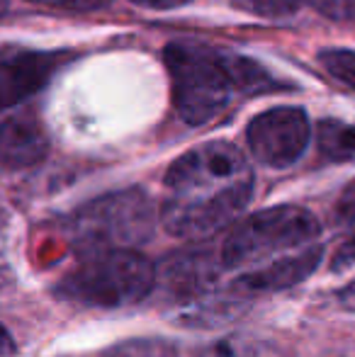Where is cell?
I'll return each instance as SVG.
<instances>
[{
  "label": "cell",
  "mask_w": 355,
  "mask_h": 357,
  "mask_svg": "<svg viewBox=\"0 0 355 357\" xmlns=\"http://www.w3.org/2000/svg\"><path fill=\"white\" fill-rule=\"evenodd\" d=\"M322 224L312 212L292 204L261 209L234 226L222 245V265L236 278L278 268L319 245Z\"/></svg>",
  "instance_id": "3957f363"
},
{
  "label": "cell",
  "mask_w": 355,
  "mask_h": 357,
  "mask_svg": "<svg viewBox=\"0 0 355 357\" xmlns=\"http://www.w3.org/2000/svg\"><path fill=\"white\" fill-rule=\"evenodd\" d=\"M156 287V268L137 250L83 255L61 280L59 294L93 309H119L146 299Z\"/></svg>",
  "instance_id": "5b68a950"
},
{
  "label": "cell",
  "mask_w": 355,
  "mask_h": 357,
  "mask_svg": "<svg viewBox=\"0 0 355 357\" xmlns=\"http://www.w3.org/2000/svg\"><path fill=\"white\" fill-rule=\"evenodd\" d=\"M204 357H285L278 345L258 338H229L209 348Z\"/></svg>",
  "instance_id": "8fae6325"
},
{
  "label": "cell",
  "mask_w": 355,
  "mask_h": 357,
  "mask_svg": "<svg viewBox=\"0 0 355 357\" xmlns=\"http://www.w3.org/2000/svg\"><path fill=\"white\" fill-rule=\"evenodd\" d=\"M319 61H322V66L333 78H338L341 83L355 88V52H348V49H328V52H322Z\"/></svg>",
  "instance_id": "7c38bea8"
},
{
  "label": "cell",
  "mask_w": 355,
  "mask_h": 357,
  "mask_svg": "<svg viewBox=\"0 0 355 357\" xmlns=\"http://www.w3.org/2000/svg\"><path fill=\"white\" fill-rule=\"evenodd\" d=\"M319 151L328 160H338V163L355 158V127L336 119H324L319 124Z\"/></svg>",
  "instance_id": "30bf717a"
},
{
  "label": "cell",
  "mask_w": 355,
  "mask_h": 357,
  "mask_svg": "<svg viewBox=\"0 0 355 357\" xmlns=\"http://www.w3.org/2000/svg\"><path fill=\"white\" fill-rule=\"evenodd\" d=\"M156 229L153 204L142 190L109 192L83 204L68 219V238L81 255L105 250H137Z\"/></svg>",
  "instance_id": "277c9868"
},
{
  "label": "cell",
  "mask_w": 355,
  "mask_h": 357,
  "mask_svg": "<svg viewBox=\"0 0 355 357\" xmlns=\"http://www.w3.org/2000/svg\"><path fill=\"white\" fill-rule=\"evenodd\" d=\"M29 3L44 5V8H61V10H93L103 5L105 0H29Z\"/></svg>",
  "instance_id": "2e32d148"
},
{
  "label": "cell",
  "mask_w": 355,
  "mask_h": 357,
  "mask_svg": "<svg viewBox=\"0 0 355 357\" xmlns=\"http://www.w3.org/2000/svg\"><path fill=\"white\" fill-rule=\"evenodd\" d=\"M309 119L299 107H273L251 119L246 129L248 149L270 168H287L307 151Z\"/></svg>",
  "instance_id": "8992f818"
},
{
  "label": "cell",
  "mask_w": 355,
  "mask_h": 357,
  "mask_svg": "<svg viewBox=\"0 0 355 357\" xmlns=\"http://www.w3.org/2000/svg\"><path fill=\"white\" fill-rule=\"evenodd\" d=\"M59 66V56L44 52H24V49H5L3 66H0V93L3 107L10 109L44 88Z\"/></svg>",
  "instance_id": "52a82bcc"
},
{
  "label": "cell",
  "mask_w": 355,
  "mask_h": 357,
  "mask_svg": "<svg viewBox=\"0 0 355 357\" xmlns=\"http://www.w3.org/2000/svg\"><path fill=\"white\" fill-rule=\"evenodd\" d=\"M322 15L333 20H353L355 17V0H309Z\"/></svg>",
  "instance_id": "5bb4252c"
},
{
  "label": "cell",
  "mask_w": 355,
  "mask_h": 357,
  "mask_svg": "<svg viewBox=\"0 0 355 357\" xmlns=\"http://www.w3.org/2000/svg\"><path fill=\"white\" fill-rule=\"evenodd\" d=\"M338 301L346 311H355V282L346 284L341 291H338Z\"/></svg>",
  "instance_id": "ac0fdd59"
},
{
  "label": "cell",
  "mask_w": 355,
  "mask_h": 357,
  "mask_svg": "<svg viewBox=\"0 0 355 357\" xmlns=\"http://www.w3.org/2000/svg\"><path fill=\"white\" fill-rule=\"evenodd\" d=\"M103 357H173V350L161 340H129Z\"/></svg>",
  "instance_id": "4fadbf2b"
},
{
  "label": "cell",
  "mask_w": 355,
  "mask_h": 357,
  "mask_svg": "<svg viewBox=\"0 0 355 357\" xmlns=\"http://www.w3.org/2000/svg\"><path fill=\"white\" fill-rule=\"evenodd\" d=\"M253 195V168L229 142L199 144L168 168L161 221L180 238H204L236 219Z\"/></svg>",
  "instance_id": "6da1fadb"
},
{
  "label": "cell",
  "mask_w": 355,
  "mask_h": 357,
  "mask_svg": "<svg viewBox=\"0 0 355 357\" xmlns=\"http://www.w3.org/2000/svg\"><path fill=\"white\" fill-rule=\"evenodd\" d=\"M336 224L346 236L343 245L336 250V258H333V270L341 273V270H348L355 265V183L348 185L346 192L338 199Z\"/></svg>",
  "instance_id": "9c48e42d"
},
{
  "label": "cell",
  "mask_w": 355,
  "mask_h": 357,
  "mask_svg": "<svg viewBox=\"0 0 355 357\" xmlns=\"http://www.w3.org/2000/svg\"><path fill=\"white\" fill-rule=\"evenodd\" d=\"M47 155V137L34 119L8 117L3 124V165L22 170Z\"/></svg>",
  "instance_id": "ba28073f"
},
{
  "label": "cell",
  "mask_w": 355,
  "mask_h": 357,
  "mask_svg": "<svg viewBox=\"0 0 355 357\" xmlns=\"http://www.w3.org/2000/svg\"><path fill=\"white\" fill-rule=\"evenodd\" d=\"M132 3L142 5V8L166 10V8H178V5H185V3H190V0H132Z\"/></svg>",
  "instance_id": "e0dca14e"
},
{
  "label": "cell",
  "mask_w": 355,
  "mask_h": 357,
  "mask_svg": "<svg viewBox=\"0 0 355 357\" xmlns=\"http://www.w3.org/2000/svg\"><path fill=\"white\" fill-rule=\"evenodd\" d=\"M163 59L171 73L176 109L192 127L212 122L241 95H258L273 88L268 71L256 61L204 44H168Z\"/></svg>",
  "instance_id": "7a4b0ae2"
},
{
  "label": "cell",
  "mask_w": 355,
  "mask_h": 357,
  "mask_svg": "<svg viewBox=\"0 0 355 357\" xmlns=\"http://www.w3.org/2000/svg\"><path fill=\"white\" fill-rule=\"evenodd\" d=\"M299 3H302V0H246L248 8L261 15H268V17L294 13V10L299 8Z\"/></svg>",
  "instance_id": "9a60e30c"
}]
</instances>
